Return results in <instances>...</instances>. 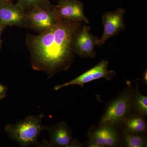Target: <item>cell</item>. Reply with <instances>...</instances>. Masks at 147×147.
I'll use <instances>...</instances> for the list:
<instances>
[{
    "label": "cell",
    "mask_w": 147,
    "mask_h": 147,
    "mask_svg": "<svg viewBox=\"0 0 147 147\" xmlns=\"http://www.w3.org/2000/svg\"><path fill=\"white\" fill-rule=\"evenodd\" d=\"M2 1H3L2 0H0V3Z\"/></svg>",
    "instance_id": "23"
},
{
    "label": "cell",
    "mask_w": 147,
    "mask_h": 147,
    "mask_svg": "<svg viewBox=\"0 0 147 147\" xmlns=\"http://www.w3.org/2000/svg\"><path fill=\"white\" fill-rule=\"evenodd\" d=\"M90 30L89 26L83 25L75 37L74 50L79 57L94 59L96 56L95 47L99 38L92 34Z\"/></svg>",
    "instance_id": "8"
},
{
    "label": "cell",
    "mask_w": 147,
    "mask_h": 147,
    "mask_svg": "<svg viewBox=\"0 0 147 147\" xmlns=\"http://www.w3.org/2000/svg\"><path fill=\"white\" fill-rule=\"evenodd\" d=\"M120 127L122 131L127 133H146V120L145 117L131 112L124 120Z\"/></svg>",
    "instance_id": "12"
},
{
    "label": "cell",
    "mask_w": 147,
    "mask_h": 147,
    "mask_svg": "<svg viewBox=\"0 0 147 147\" xmlns=\"http://www.w3.org/2000/svg\"><path fill=\"white\" fill-rule=\"evenodd\" d=\"M15 26L29 28L26 13L19 5L12 1L0 3V27Z\"/></svg>",
    "instance_id": "7"
},
{
    "label": "cell",
    "mask_w": 147,
    "mask_h": 147,
    "mask_svg": "<svg viewBox=\"0 0 147 147\" xmlns=\"http://www.w3.org/2000/svg\"><path fill=\"white\" fill-rule=\"evenodd\" d=\"M53 10L58 20L67 19L74 21H82L86 24L90 21L84 12V5L79 0H59L54 5Z\"/></svg>",
    "instance_id": "9"
},
{
    "label": "cell",
    "mask_w": 147,
    "mask_h": 147,
    "mask_svg": "<svg viewBox=\"0 0 147 147\" xmlns=\"http://www.w3.org/2000/svg\"><path fill=\"white\" fill-rule=\"evenodd\" d=\"M16 3L22 7L26 13L36 7L52 9L54 5L50 0H17Z\"/></svg>",
    "instance_id": "15"
},
{
    "label": "cell",
    "mask_w": 147,
    "mask_h": 147,
    "mask_svg": "<svg viewBox=\"0 0 147 147\" xmlns=\"http://www.w3.org/2000/svg\"><path fill=\"white\" fill-rule=\"evenodd\" d=\"M7 90V88L5 86L0 84V96H5Z\"/></svg>",
    "instance_id": "18"
},
{
    "label": "cell",
    "mask_w": 147,
    "mask_h": 147,
    "mask_svg": "<svg viewBox=\"0 0 147 147\" xmlns=\"http://www.w3.org/2000/svg\"><path fill=\"white\" fill-rule=\"evenodd\" d=\"M50 135L49 142H44L47 147H69L73 142V138L71 129L66 123L60 122L55 125L45 126Z\"/></svg>",
    "instance_id": "11"
},
{
    "label": "cell",
    "mask_w": 147,
    "mask_h": 147,
    "mask_svg": "<svg viewBox=\"0 0 147 147\" xmlns=\"http://www.w3.org/2000/svg\"><path fill=\"white\" fill-rule=\"evenodd\" d=\"M131 109L132 113L145 117L147 116V97L141 93L137 82L131 99Z\"/></svg>",
    "instance_id": "13"
},
{
    "label": "cell",
    "mask_w": 147,
    "mask_h": 147,
    "mask_svg": "<svg viewBox=\"0 0 147 147\" xmlns=\"http://www.w3.org/2000/svg\"><path fill=\"white\" fill-rule=\"evenodd\" d=\"M3 30V29L1 28V27H0V49H1V47L2 40L1 38V36L2 32Z\"/></svg>",
    "instance_id": "20"
},
{
    "label": "cell",
    "mask_w": 147,
    "mask_h": 147,
    "mask_svg": "<svg viewBox=\"0 0 147 147\" xmlns=\"http://www.w3.org/2000/svg\"><path fill=\"white\" fill-rule=\"evenodd\" d=\"M54 6V5H53ZM29 23V28L40 33L55 25L58 20L52 9L36 7L26 13Z\"/></svg>",
    "instance_id": "10"
},
{
    "label": "cell",
    "mask_w": 147,
    "mask_h": 147,
    "mask_svg": "<svg viewBox=\"0 0 147 147\" xmlns=\"http://www.w3.org/2000/svg\"><path fill=\"white\" fill-rule=\"evenodd\" d=\"M108 61L102 59L96 65L75 79L64 84L55 86V90H59L62 88L72 85H79L83 88L85 84L101 78H105L110 82L115 77L117 73L113 70L108 69Z\"/></svg>",
    "instance_id": "6"
},
{
    "label": "cell",
    "mask_w": 147,
    "mask_h": 147,
    "mask_svg": "<svg viewBox=\"0 0 147 147\" xmlns=\"http://www.w3.org/2000/svg\"><path fill=\"white\" fill-rule=\"evenodd\" d=\"M121 146L147 147L146 133L132 134L122 131Z\"/></svg>",
    "instance_id": "14"
},
{
    "label": "cell",
    "mask_w": 147,
    "mask_h": 147,
    "mask_svg": "<svg viewBox=\"0 0 147 147\" xmlns=\"http://www.w3.org/2000/svg\"><path fill=\"white\" fill-rule=\"evenodd\" d=\"M86 146L88 147H100L95 142L89 139L86 142Z\"/></svg>",
    "instance_id": "17"
},
{
    "label": "cell",
    "mask_w": 147,
    "mask_h": 147,
    "mask_svg": "<svg viewBox=\"0 0 147 147\" xmlns=\"http://www.w3.org/2000/svg\"><path fill=\"white\" fill-rule=\"evenodd\" d=\"M134 88L127 81V87L108 103L98 125H112L120 127L122 123L131 113V103Z\"/></svg>",
    "instance_id": "3"
},
{
    "label": "cell",
    "mask_w": 147,
    "mask_h": 147,
    "mask_svg": "<svg viewBox=\"0 0 147 147\" xmlns=\"http://www.w3.org/2000/svg\"><path fill=\"white\" fill-rule=\"evenodd\" d=\"M2 1H4L6 2L11 1V0H2Z\"/></svg>",
    "instance_id": "21"
},
{
    "label": "cell",
    "mask_w": 147,
    "mask_h": 147,
    "mask_svg": "<svg viewBox=\"0 0 147 147\" xmlns=\"http://www.w3.org/2000/svg\"><path fill=\"white\" fill-rule=\"evenodd\" d=\"M125 12V9L120 7L115 10L106 11L102 14L103 31L98 40L97 47H101L108 40L125 30L126 26L124 22Z\"/></svg>",
    "instance_id": "4"
},
{
    "label": "cell",
    "mask_w": 147,
    "mask_h": 147,
    "mask_svg": "<svg viewBox=\"0 0 147 147\" xmlns=\"http://www.w3.org/2000/svg\"><path fill=\"white\" fill-rule=\"evenodd\" d=\"M43 114L31 115L16 123L9 124L5 130L10 139L21 147L38 146V137L45 126L42 123Z\"/></svg>",
    "instance_id": "2"
},
{
    "label": "cell",
    "mask_w": 147,
    "mask_h": 147,
    "mask_svg": "<svg viewBox=\"0 0 147 147\" xmlns=\"http://www.w3.org/2000/svg\"><path fill=\"white\" fill-rule=\"evenodd\" d=\"M83 24L61 19L39 34H28L26 42L33 69L45 72L49 78L68 70L75 58L74 38Z\"/></svg>",
    "instance_id": "1"
},
{
    "label": "cell",
    "mask_w": 147,
    "mask_h": 147,
    "mask_svg": "<svg viewBox=\"0 0 147 147\" xmlns=\"http://www.w3.org/2000/svg\"><path fill=\"white\" fill-rule=\"evenodd\" d=\"M4 96H0V100L3 98L4 97Z\"/></svg>",
    "instance_id": "22"
},
{
    "label": "cell",
    "mask_w": 147,
    "mask_h": 147,
    "mask_svg": "<svg viewBox=\"0 0 147 147\" xmlns=\"http://www.w3.org/2000/svg\"><path fill=\"white\" fill-rule=\"evenodd\" d=\"M84 145L81 142H79L78 140L74 139L73 142L69 146V147H83Z\"/></svg>",
    "instance_id": "16"
},
{
    "label": "cell",
    "mask_w": 147,
    "mask_h": 147,
    "mask_svg": "<svg viewBox=\"0 0 147 147\" xmlns=\"http://www.w3.org/2000/svg\"><path fill=\"white\" fill-rule=\"evenodd\" d=\"M89 139L100 147H115L121 146L122 131L120 127L112 125H98L89 129Z\"/></svg>",
    "instance_id": "5"
},
{
    "label": "cell",
    "mask_w": 147,
    "mask_h": 147,
    "mask_svg": "<svg viewBox=\"0 0 147 147\" xmlns=\"http://www.w3.org/2000/svg\"><path fill=\"white\" fill-rule=\"evenodd\" d=\"M147 71H145L144 75V80L145 84H147Z\"/></svg>",
    "instance_id": "19"
}]
</instances>
